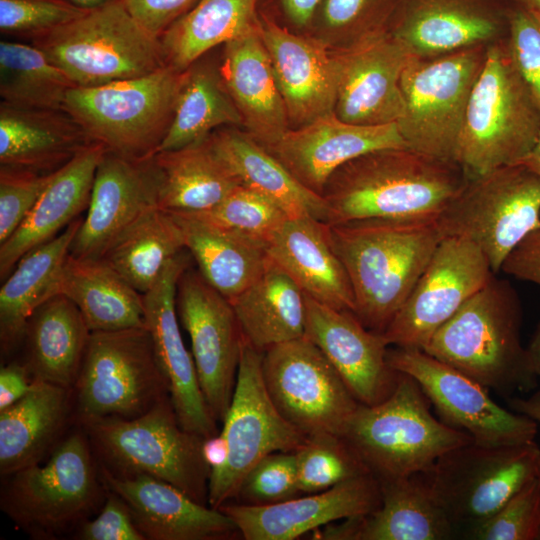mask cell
<instances>
[{
	"mask_svg": "<svg viewBox=\"0 0 540 540\" xmlns=\"http://www.w3.org/2000/svg\"><path fill=\"white\" fill-rule=\"evenodd\" d=\"M335 56L336 116L357 125L397 123L404 113L401 75L413 55L393 35L374 31Z\"/></svg>",
	"mask_w": 540,
	"mask_h": 540,
	"instance_id": "cell-20",
	"label": "cell"
},
{
	"mask_svg": "<svg viewBox=\"0 0 540 540\" xmlns=\"http://www.w3.org/2000/svg\"><path fill=\"white\" fill-rule=\"evenodd\" d=\"M83 429L70 433L47 461L7 476L2 511L34 538L55 539L88 520L107 494Z\"/></svg>",
	"mask_w": 540,
	"mask_h": 540,
	"instance_id": "cell-6",
	"label": "cell"
},
{
	"mask_svg": "<svg viewBox=\"0 0 540 540\" xmlns=\"http://www.w3.org/2000/svg\"><path fill=\"white\" fill-rule=\"evenodd\" d=\"M156 207L158 182L152 157L136 160L105 151L95 173L86 215L69 253L101 258L122 234Z\"/></svg>",
	"mask_w": 540,
	"mask_h": 540,
	"instance_id": "cell-21",
	"label": "cell"
},
{
	"mask_svg": "<svg viewBox=\"0 0 540 540\" xmlns=\"http://www.w3.org/2000/svg\"><path fill=\"white\" fill-rule=\"evenodd\" d=\"M99 465L115 474H147L208 504L210 469L204 438L185 430L169 396L131 419L106 417L80 424Z\"/></svg>",
	"mask_w": 540,
	"mask_h": 540,
	"instance_id": "cell-7",
	"label": "cell"
},
{
	"mask_svg": "<svg viewBox=\"0 0 540 540\" xmlns=\"http://www.w3.org/2000/svg\"><path fill=\"white\" fill-rule=\"evenodd\" d=\"M182 73L166 65L140 77L74 86L63 109L106 151L147 159L159 150L171 125Z\"/></svg>",
	"mask_w": 540,
	"mask_h": 540,
	"instance_id": "cell-8",
	"label": "cell"
},
{
	"mask_svg": "<svg viewBox=\"0 0 540 540\" xmlns=\"http://www.w3.org/2000/svg\"><path fill=\"white\" fill-rule=\"evenodd\" d=\"M207 139L242 186L271 199L291 218L311 216L326 223L324 198L301 184L249 134L234 129H217Z\"/></svg>",
	"mask_w": 540,
	"mask_h": 540,
	"instance_id": "cell-33",
	"label": "cell"
},
{
	"mask_svg": "<svg viewBox=\"0 0 540 540\" xmlns=\"http://www.w3.org/2000/svg\"><path fill=\"white\" fill-rule=\"evenodd\" d=\"M295 454L301 494L321 492L371 473L340 435L325 432L307 435Z\"/></svg>",
	"mask_w": 540,
	"mask_h": 540,
	"instance_id": "cell-45",
	"label": "cell"
},
{
	"mask_svg": "<svg viewBox=\"0 0 540 540\" xmlns=\"http://www.w3.org/2000/svg\"><path fill=\"white\" fill-rule=\"evenodd\" d=\"M508 49L540 110V18L516 0L508 15Z\"/></svg>",
	"mask_w": 540,
	"mask_h": 540,
	"instance_id": "cell-51",
	"label": "cell"
},
{
	"mask_svg": "<svg viewBox=\"0 0 540 540\" xmlns=\"http://www.w3.org/2000/svg\"><path fill=\"white\" fill-rule=\"evenodd\" d=\"M259 0H199L159 38L165 65L186 70L220 44L259 28Z\"/></svg>",
	"mask_w": 540,
	"mask_h": 540,
	"instance_id": "cell-40",
	"label": "cell"
},
{
	"mask_svg": "<svg viewBox=\"0 0 540 540\" xmlns=\"http://www.w3.org/2000/svg\"><path fill=\"white\" fill-rule=\"evenodd\" d=\"M438 223L444 237L477 245L496 275L509 253L540 229V176L518 163L469 179Z\"/></svg>",
	"mask_w": 540,
	"mask_h": 540,
	"instance_id": "cell-12",
	"label": "cell"
},
{
	"mask_svg": "<svg viewBox=\"0 0 540 540\" xmlns=\"http://www.w3.org/2000/svg\"><path fill=\"white\" fill-rule=\"evenodd\" d=\"M508 404L511 410L525 415L540 424V390L527 398L510 397Z\"/></svg>",
	"mask_w": 540,
	"mask_h": 540,
	"instance_id": "cell-59",
	"label": "cell"
},
{
	"mask_svg": "<svg viewBox=\"0 0 540 540\" xmlns=\"http://www.w3.org/2000/svg\"><path fill=\"white\" fill-rule=\"evenodd\" d=\"M259 17L260 35L289 122L300 127L334 112L338 87L335 54L315 38L297 35L265 16Z\"/></svg>",
	"mask_w": 540,
	"mask_h": 540,
	"instance_id": "cell-26",
	"label": "cell"
},
{
	"mask_svg": "<svg viewBox=\"0 0 540 540\" xmlns=\"http://www.w3.org/2000/svg\"><path fill=\"white\" fill-rule=\"evenodd\" d=\"M93 142L60 168L18 228L0 243V278L5 280L31 250L59 235L87 210L98 164L105 153Z\"/></svg>",
	"mask_w": 540,
	"mask_h": 540,
	"instance_id": "cell-29",
	"label": "cell"
},
{
	"mask_svg": "<svg viewBox=\"0 0 540 540\" xmlns=\"http://www.w3.org/2000/svg\"><path fill=\"white\" fill-rule=\"evenodd\" d=\"M76 536L81 540H145L127 505L109 490L97 516L83 522Z\"/></svg>",
	"mask_w": 540,
	"mask_h": 540,
	"instance_id": "cell-52",
	"label": "cell"
},
{
	"mask_svg": "<svg viewBox=\"0 0 540 540\" xmlns=\"http://www.w3.org/2000/svg\"><path fill=\"white\" fill-rule=\"evenodd\" d=\"M383 0H322L312 24L329 32H347L367 24Z\"/></svg>",
	"mask_w": 540,
	"mask_h": 540,
	"instance_id": "cell-53",
	"label": "cell"
},
{
	"mask_svg": "<svg viewBox=\"0 0 540 540\" xmlns=\"http://www.w3.org/2000/svg\"><path fill=\"white\" fill-rule=\"evenodd\" d=\"M67 1L81 10L88 11V10H92V9L104 6L115 0H67Z\"/></svg>",
	"mask_w": 540,
	"mask_h": 540,
	"instance_id": "cell-62",
	"label": "cell"
},
{
	"mask_svg": "<svg viewBox=\"0 0 540 540\" xmlns=\"http://www.w3.org/2000/svg\"><path fill=\"white\" fill-rule=\"evenodd\" d=\"M90 334L77 306L62 294L53 295L26 323L23 364L33 379L73 389Z\"/></svg>",
	"mask_w": 540,
	"mask_h": 540,
	"instance_id": "cell-32",
	"label": "cell"
},
{
	"mask_svg": "<svg viewBox=\"0 0 540 540\" xmlns=\"http://www.w3.org/2000/svg\"><path fill=\"white\" fill-rule=\"evenodd\" d=\"M266 251L305 295L354 313L352 286L331 243L327 223L311 216L289 218L267 240Z\"/></svg>",
	"mask_w": 540,
	"mask_h": 540,
	"instance_id": "cell-27",
	"label": "cell"
},
{
	"mask_svg": "<svg viewBox=\"0 0 540 540\" xmlns=\"http://www.w3.org/2000/svg\"><path fill=\"white\" fill-rule=\"evenodd\" d=\"M229 302L244 339L261 352L305 335V294L270 258L261 275Z\"/></svg>",
	"mask_w": 540,
	"mask_h": 540,
	"instance_id": "cell-38",
	"label": "cell"
},
{
	"mask_svg": "<svg viewBox=\"0 0 540 540\" xmlns=\"http://www.w3.org/2000/svg\"><path fill=\"white\" fill-rule=\"evenodd\" d=\"M57 294L77 306L91 332L145 327L143 294L101 258L69 253Z\"/></svg>",
	"mask_w": 540,
	"mask_h": 540,
	"instance_id": "cell-35",
	"label": "cell"
},
{
	"mask_svg": "<svg viewBox=\"0 0 540 540\" xmlns=\"http://www.w3.org/2000/svg\"><path fill=\"white\" fill-rule=\"evenodd\" d=\"M98 466L105 488L124 501L145 540H220L239 533L224 512L198 503L164 480L115 474Z\"/></svg>",
	"mask_w": 540,
	"mask_h": 540,
	"instance_id": "cell-25",
	"label": "cell"
},
{
	"mask_svg": "<svg viewBox=\"0 0 540 540\" xmlns=\"http://www.w3.org/2000/svg\"><path fill=\"white\" fill-rule=\"evenodd\" d=\"M34 379L24 364L10 363L0 370V411L23 398L33 387Z\"/></svg>",
	"mask_w": 540,
	"mask_h": 540,
	"instance_id": "cell-56",
	"label": "cell"
},
{
	"mask_svg": "<svg viewBox=\"0 0 540 540\" xmlns=\"http://www.w3.org/2000/svg\"><path fill=\"white\" fill-rule=\"evenodd\" d=\"M146 327L91 332L73 399L78 423L138 417L168 397Z\"/></svg>",
	"mask_w": 540,
	"mask_h": 540,
	"instance_id": "cell-10",
	"label": "cell"
},
{
	"mask_svg": "<svg viewBox=\"0 0 540 540\" xmlns=\"http://www.w3.org/2000/svg\"><path fill=\"white\" fill-rule=\"evenodd\" d=\"M69 78L32 43L0 41V96L10 105L63 109Z\"/></svg>",
	"mask_w": 540,
	"mask_h": 540,
	"instance_id": "cell-44",
	"label": "cell"
},
{
	"mask_svg": "<svg viewBox=\"0 0 540 540\" xmlns=\"http://www.w3.org/2000/svg\"><path fill=\"white\" fill-rule=\"evenodd\" d=\"M241 124L243 119L223 84L219 68L199 58L182 73L174 116L158 151L200 142L223 125Z\"/></svg>",
	"mask_w": 540,
	"mask_h": 540,
	"instance_id": "cell-42",
	"label": "cell"
},
{
	"mask_svg": "<svg viewBox=\"0 0 540 540\" xmlns=\"http://www.w3.org/2000/svg\"><path fill=\"white\" fill-rule=\"evenodd\" d=\"M84 12L67 0H0V31L31 42Z\"/></svg>",
	"mask_w": 540,
	"mask_h": 540,
	"instance_id": "cell-49",
	"label": "cell"
},
{
	"mask_svg": "<svg viewBox=\"0 0 540 540\" xmlns=\"http://www.w3.org/2000/svg\"><path fill=\"white\" fill-rule=\"evenodd\" d=\"M527 6L540 18V0H517Z\"/></svg>",
	"mask_w": 540,
	"mask_h": 540,
	"instance_id": "cell-63",
	"label": "cell"
},
{
	"mask_svg": "<svg viewBox=\"0 0 540 540\" xmlns=\"http://www.w3.org/2000/svg\"><path fill=\"white\" fill-rule=\"evenodd\" d=\"M76 87H95L164 66L159 38L144 29L122 0L88 10L29 42Z\"/></svg>",
	"mask_w": 540,
	"mask_h": 540,
	"instance_id": "cell-9",
	"label": "cell"
},
{
	"mask_svg": "<svg viewBox=\"0 0 540 540\" xmlns=\"http://www.w3.org/2000/svg\"><path fill=\"white\" fill-rule=\"evenodd\" d=\"M57 171L39 173L0 166V243L22 223Z\"/></svg>",
	"mask_w": 540,
	"mask_h": 540,
	"instance_id": "cell-50",
	"label": "cell"
},
{
	"mask_svg": "<svg viewBox=\"0 0 540 540\" xmlns=\"http://www.w3.org/2000/svg\"><path fill=\"white\" fill-rule=\"evenodd\" d=\"M263 352L243 337L233 397L220 431L228 445V459L210 473L208 506L219 509L234 499L247 473L274 452L297 450L307 435L277 410L265 387Z\"/></svg>",
	"mask_w": 540,
	"mask_h": 540,
	"instance_id": "cell-13",
	"label": "cell"
},
{
	"mask_svg": "<svg viewBox=\"0 0 540 540\" xmlns=\"http://www.w3.org/2000/svg\"><path fill=\"white\" fill-rule=\"evenodd\" d=\"M184 249L183 233L174 215L156 207L122 234L101 259L144 294Z\"/></svg>",
	"mask_w": 540,
	"mask_h": 540,
	"instance_id": "cell-43",
	"label": "cell"
},
{
	"mask_svg": "<svg viewBox=\"0 0 540 540\" xmlns=\"http://www.w3.org/2000/svg\"><path fill=\"white\" fill-rule=\"evenodd\" d=\"M389 366L414 378L446 425L469 434L482 446L534 441L538 423L498 405L489 389L422 349H388Z\"/></svg>",
	"mask_w": 540,
	"mask_h": 540,
	"instance_id": "cell-16",
	"label": "cell"
},
{
	"mask_svg": "<svg viewBox=\"0 0 540 540\" xmlns=\"http://www.w3.org/2000/svg\"><path fill=\"white\" fill-rule=\"evenodd\" d=\"M328 229L352 286L354 314L383 334L444 238L438 218L367 219Z\"/></svg>",
	"mask_w": 540,
	"mask_h": 540,
	"instance_id": "cell-2",
	"label": "cell"
},
{
	"mask_svg": "<svg viewBox=\"0 0 540 540\" xmlns=\"http://www.w3.org/2000/svg\"><path fill=\"white\" fill-rule=\"evenodd\" d=\"M301 495L295 451L262 458L244 477L236 499L245 505H272Z\"/></svg>",
	"mask_w": 540,
	"mask_h": 540,
	"instance_id": "cell-48",
	"label": "cell"
},
{
	"mask_svg": "<svg viewBox=\"0 0 540 540\" xmlns=\"http://www.w3.org/2000/svg\"><path fill=\"white\" fill-rule=\"evenodd\" d=\"M284 20L295 27L312 25L322 0H275Z\"/></svg>",
	"mask_w": 540,
	"mask_h": 540,
	"instance_id": "cell-57",
	"label": "cell"
},
{
	"mask_svg": "<svg viewBox=\"0 0 540 540\" xmlns=\"http://www.w3.org/2000/svg\"><path fill=\"white\" fill-rule=\"evenodd\" d=\"M497 32V22L473 7L431 0L412 10L393 36L411 55L432 58L476 47Z\"/></svg>",
	"mask_w": 540,
	"mask_h": 540,
	"instance_id": "cell-41",
	"label": "cell"
},
{
	"mask_svg": "<svg viewBox=\"0 0 540 540\" xmlns=\"http://www.w3.org/2000/svg\"><path fill=\"white\" fill-rule=\"evenodd\" d=\"M186 250L167 263L153 287L143 294L144 319L179 423L206 439L218 433L217 421L201 391L192 354L184 344L176 306L178 280L190 266L191 255Z\"/></svg>",
	"mask_w": 540,
	"mask_h": 540,
	"instance_id": "cell-19",
	"label": "cell"
},
{
	"mask_svg": "<svg viewBox=\"0 0 540 540\" xmlns=\"http://www.w3.org/2000/svg\"><path fill=\"white\" fill-rule=\"evenodd\" d=\"M380 504L379 481L368 473L272 505L228 502L219 510L233 520L246 540H293L334 521L371 514Z\"/></svg>",
	"mask_w": 540,
	"mask_h": 540,
	"instance_id": "cell-23",
	"label": "cell"
},
{
	"mask_svg": "<svg viewBox=\"0 0 540 540\" xmlns=\"http://www.w3.org/2000/svg\"><path fill=\"white\" fill-rule=\"evenodd\" d=\"M540 135V110L507 41L490 46L472 89L455 153L468 179L521 163Z\"/></svg>",
	"mask_w": 540,
	"mask_h": 540,
	"instance_id": "cell-4",
	"label": "cell"
},
{
	"mask_svg": "<svg viewBox=\"0 0 540 540\" xmlns=\"http://www.w3.org/2000/svg\"><path fill=\"white\" fill-rule=\"evenodd\" d=\"M199 0H122L128 12L157 38Z\"/></svg>",
	"mask_w": 540,
	"mask_h": 540,
	"instance_id": "cell-54",
	"label": "cell"
},
{
	"mask_svg": "<svg viewBox=\"0 0 540 540\" xmlns=\"http://www.w3.org/2000/svg\"><path fill=\"white\" fill-rule=\"evenodd\" d=\"M539 472L540 447L534 440L503 446L471 442L443 454L425 474L435 499L453 524L474 527Z\"/></svg>",
	"mask_w": 540,
	"mask_h": 540,
	"instance_id": "cell-14",
	"label": "cell"
},
{
	"mask_svg": "<svg viewBox=\"0 0 540 540\" xmlns=\"http://www.w3.org/2000/svg\"><path fill=\"white\" fill-rule=\"evenodd\" d=\"M176 306L204 399L222 422L233 397L243 341L237 317L229 300L190 267L178 280Z\"/></svg>",
	"mask_w": 540,
	"mask_h": 540,
	"instance_id": "cell-18",
	"label": "cell"
},
{
	"mask_svg": "<svg viewBox=\"0 0 540 540\" xmlns=\"http://www.w3.org/2000/svg\"><path fill=\"white\" fill-rule=\"evenodd\" d=\"M527 349L529 363L537 377H540V323Z\"/></svg>",
	"mask_w": 540,
	"mask_h": 540,
	"instance_id": "cell-60",
	"label": "cell"
},
{
	"mask_svg": "<svg viewBox=\"0 0 540 540\" xmlns=\"http://www.w3.org/2000/svg\"><path fill=\"white\" fill-rule=\"evenodd\" d=\"M521 163L540 176V135L530 153Z\"/></svg>",
	"mask_w": 540,
	"mask_h": 540,
	"instance_id": "cell-61",
	"label": "cell"
},
{
	"mask_svg": "<svg viewBox=\"0 0 540 540\" xmlns=\"http://www.w3.org/2000/svg\"><path fill=\"white\" fill-rule=\"evenodd\" d=\"M539 479H540V472H539Z\"/></svg>",
	"mask_w": 540,
	"mask_h": 540,
	"instance_id": "cell-64",
	"label": "cell"
},
{
	"mask_svg": "<svg viewBox=\"0 0 540 540\" xmlns=\"http://www.w3.org/2000/svg\"><path fill=\"white\" fill-rule=\"evenodd\" d=\"M305 303L304 336L322 351L355 399L370 406L388 398L400 372L388 364L389 344L383 334L366 328L351 311L332 308L307 295Z\"/></svg>",
	"mask_w": 540,
	"mask_h": 540,
	"instance_id": "cell-22",
	"label": "cell"
},
{
	"mask_svg": "<svg viewBox=\"0 0 540 540\" xmlns=\"http://www.w3.org/2000/svg\"><path fill=\"white\" fill-rule=\"evenodd\" d=\"M521 325L516 291L494 275L433 334L423 351L510 398L537 386L521 343Z\"/></svg>",
	"mask_w": 540,
	"mask_h": 540,
	"instance_id": "cell-3",
	"label": "cell"
},
{
	"mask_svg": "<svg viewBox=\"0 0 540 540\" xmlns=\"http://www.w3.org/2000/svg\"><path fill=\"white\" fill-rule=\"evenodd\" d=\"M468 180L456 163L407 147L369 152L329 178L322 194L326 223L438 218Z\"/></svg>",
	"mask_w": 540,
	"mask_h": 540,
	"instance_id": "cell-1",
	"label": "cell"
},
{
	"mask_svg": "<svg viewBox=\"0 0 540 540\" xmlns=\"http://www.w3.org/2000/svg\"><path fill=\"white\" fill-rule=\"evenodd\" d=\"M91 143L64 109L0 103V166L52 173Z\"/></svg>",
	"mask_w": 540,
	"mask_h": 540,
	"instance_id": "cell-30",
	"label": "cell"
},
{
	"mask_svg": "<svg viewBox=\"0 0 540 540\" xmlns=\"http://www.w3.org/2000/svg\"><path fill=\"white\" fill-rule=\"evenodd\" d=\"M494 275L477 245L461 237H444L384 331L387 343L423 350L433 334Z\"/></svg>",
	"mask_w": 540,
	"mask_h": 540,
	"instance_id": "cell-17",
	"label": "cell"
},
{
	"mask_svg": "<svg viewBox=\"0 0 540 540\" xmlns=\"http://www.w3.org/2000/svg\"><path fill=\"white\" fill-rule=\"evenodd\" d=\"M262 374L277 410L306 435H341L360 404L322 351L305 336L266 349Z\"/></svg>",
	"mask_w": 540,
	"mask_h": 540,
	"instance_id": "cell-15",
	"label": "cell"
},
{
	"mask_svg": "<svg viewBox=\"0 0 540 540\" xmlns=\"http://www.w3.org/2000/svg\"><path fill=\"white\" fill-rule=\"evenodd\" d=\"M484 56L476 46L432 58H410L401 75L404 113L397 122L407 148L455 163L469 98Z\"/></svg>",
	"mask_w": 540,
	"mask_h": 540,
	"instance_id": "cell-11",
	"label": "cell"
},
{
	"mask_svg": "<svg viewBox=\"0 0 540 540\" xmlns=\"http://www.w3.org/2000/svg\"><path fill=\"white\" fill-rule=\"evenodd\" d=\"M430 406L416 380L400 373L392 394L359 404L340 436L377 479L428 473L443 454L473 442L434 417Z\"/></svg>",
	"mask_w": 540,
	"mask_h": 540,
	"instance_id": "cell-5",
	"label": "cell"
},
{
	"mask_svg": "<svg viewBox=\"0 0 540 540\" xmlns=\"http://www.w3.org/2000/svg\"><path fill=\"white\" fill-rule=\"evenodd\" d=\"M470 536L479 540H540L539 475L493 515L472 527Z\"/></svg>",
	"mask_w": 540,
	"mask_h": 540,
	"instance_id": "cell-47",
	"label": "cell"
},
{
	"mask_svg": "<svg viewBox=\"0 0 540 540\" xmlns=\"http://www.w3.org/2000/svg\"><path fill=\"white\" fill-rule=\"evenodd\" d=\"M71 222L59 235L25 254L0 289V340L3 353L23 339L26 323L34 310L57 294V285L71 243L82 223Z\"/></svg>",
	"mask_w": 540,
	"mask_h": 540,
	"instance_id": "cell-39",
	"label": "cell"
},
{
	"mask_svg": "<svg viewBox=\"0 0 540 540\" xmlns=\"http://www.w3.org/2000/svg\"><path fill=\"white\" fill-rule=\"evenodd\" d=\"M219 71L247 134L264 147L276 143L289 130V119L260 25L224 44Z\"/></svg>",
	"mask_w": 540,
	"mask_h": 540,
	"instance_id": "cell-28",
	"label": "cell"
},
{
	"mask_svg": "<svg viewBox=\"0 0 540 540\" xmlns=\"http://www.w3.org/2000/svg\"><path fill=\"white\" fill-rule=\"evenodd\" d=\"M207 137L152 156L159 208L173 213L205 211L241 185L212 149Z\"/></svg>",
	"mask_w": 540,
	"mask_h": 540,
	"instance_id": "cell-37",
	"label": "cell"
},
{
	"mask_svg": "<svg viewBox=\"0 0 540 540\" xmlns=\"http://www.w3.org/2000/svg\"><path fill=\"white\" fill-rule=\"evenodd\" d=\"M172 214L182 230L185 248L198 265V271L229 301L248 288L264 271L269 260L266 242L188 214Z\"/></svg>",
	"mask_w": 540,
	"mask_h": 540,
	"instance_id": "cell-34",
	"label": "cell"
},
{
	"mask_svg": "<svg viewBox=\"0 0 540 540\" xmlns=\"http://www.w3.org/2000/svg\"><path fill=\"white\" fill-rule=\"evenodd\" d=\"M72 405V388L34 379L23 398L1 410V475L40 463L61 441Z\"/></svg>",
	"mask_w": 540,
	"mask_h": 540,
	"instance_id": "cell-31",
	"label": "cell"
},
{
	"mask_svg": "<svg viewBox=\"0 0 540 540\" xmlns=\"http://www.w3.org/2000/svg\"><path fill=\"white\" fill-rule=\"evenodd\" d=\"M500 272L540 285V229L527 235L509 253Z\"/></svg>",
	"mask_w": 540,
	"mask_h": 540,
	"instance_id": "cell-55",
	"label": "cell"
},
{
	"mask_svg": "<svg viewBox=\"0 0 540 540\" xmlns=\"http://www.w3.org/2000/svg\"><path fill=\"white\" fill-rule=\"evenodd\" d=\"M184 214L248 234L264 242L291 218L277 203L242 185L214 207Z\"/></svg>",
	"mask_w": 540,
	"mask_h": 540,
	"instance_id": "cell-46",
	"label": "cell"
},
{
	"mask_svg": "<svg viewBox=\"0 0 540 540\" xmlns=\"http://www.w3.org/2000/svg\"><path fill=\"white\" fill-rule=\"evenodd\" d=\"M407 147L397 123L357 125L334 112L294 129L265 147L306 188L322 196L332 174L369 152Z\"/></svg>",
	"mask_w": 540,
	"mask_h": 540,
	"instance_id": "cell-24",
	"label": "cell"
},
{
	"mask_svg": "<svg viewBox=\"0 0 540 540\" xmlns=\"http://www.w3.org/2000/svg\"><path fill=\"white\" fill-rule=\"evenodd\" d=\"M379 508L359 519L355 540H444L455 525L435 499L425 473L380 478Z\"/></svg>",
	"mask_w": 540,
	"mask_h": 540,
	"instance_id": "cell-36",
	"label": "cell"
},
{
	"mask_svg": "<svg viewBox=\"0 0 540 540\" xmlns=\"http://www.w3.org/2000/svg\"><path fill=\"white\" fill-rule=\"evenodd\" d=\"M202 455L210 473L221 469L228 459V445L221 432L203 440Z\"/></svg>",
	"mask_w": 540,
	"mask_h": 540,
	"instance_id": "cell-58",
	"label": "cell"
}]
</instances>
